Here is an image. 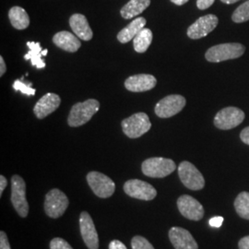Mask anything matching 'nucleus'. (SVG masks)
<instances>
[{"label": "nucleus", "mask_w": 249, "mask_h": 249, "mask_svg": "<svg viewBox=\"0 0 249 249\" xmlns=\"http://www.w3.org/2000/svg\"><path fill=\"white\" fill-rule=\"evenodd\" d=\"M87 182L93 193L101 198L110 197L116 191L115 182L100 172H89L87 175Z\"/></svg>", "instance_id": "8"}, {"label": "nucleus", "mask_w": 249, "mask_h": 249, "mask_svg": "<svg viewBox=\"0 0 249 249\" xmlns=\"http://www.w3.org/2000/svg\"><path fill=\"white\" fill-rule=\"evenodd\" d=\"M47 53H48V51H47L46 49H45V50H43V51H42V54H43V56H45V55L47 54Z\"/></svg>", "instance_id": "40"}, {"label": "nucleus", "mask_w": 249, "mask_h": 249, "mask_svg": "<svg viewBox=\"0 0 249 249\" xmlns=\"http://www.w3.org/2000/svg\"><path fill=\"white\" fill-rule=\"evenodd\" d=\"M9 18L11 25L17 30H24L30 25V18L25 9L20 7H13L9 9Z\"/></svg>", "instance_id": "22"}, {"label": "nucleus", "mask_w": 249, "mask_h": 249, "mask_svg": "<svg viewBox=\"0 0 249 249\" xmlns=\"http://www.w3.org/2000/svg\"><path fill=\"white\" fill-rule=\"evenodd\" d=\"M169 239L176 249H198L192 234L182 227H172L169 230Z\"/></svg>", "instance_id": "15"}, {"label": "nucleus", "mask_w": 249, "mask_h": 249, "mask_svg": "<svg viewBox=\"0 0 249 249\" xmlns=\"http://www.w3.org/2000/svg\"><path fill=\"white\" fill-rule=\"evenodd\" d=\"M176 169L177 165L174 160L161 157L149 158L142 165L144 176L151 178H166Z\"/></svg>", "instance_id": "3"}, {"label": "nucleus", "mask_w": 249, "mask_h": 249, "mask_svg": "<svg viewBox=\"0 0 249 249\" xmlns=\"http://www.w3.org/2000/svg\"><path fill=\"white\" fill-rule=\"evenodd\" d=\"M215 0H196V7L200 10L209 9L213 5Z\"/></svg>", "instance_id": "31"}, {"label": "nucleus", "mask_w": 249, "mask_h": 249, "mask_svg": "<svg viewBox=\"0 0 249 249\" xmlns=\"http://www.w3.org/2000/svg\"><path fill=\"white\" fill-rule=\"evenodd\" d=\"M100 109V103L95 99H89L82 103H77L72 107L68 118V124L78 127L86 124Z\"/></svg>", "instance_id": "1"}, {"label": "nucleus", "mask_w": 249, "mask_h": 249, "mask_svg": "<svg viewBox=\"0 0 249 249\" xmlns=\"http://www.w3.org/2000/svg\"><path fill=\"white\" fill-rule=\"evenodd\" d=\"M31 83L30 84H26L24 82H22V80H17L14 81L13 83V89L15 90H18L20 91L21 93L23 94H26V95H35L36 94V89L32 88L31 87Z\"/></svg>", "instance_id": "27"}, {"label": "nucleus", "mask_w": 249, "mask_h": 249, "mask_svg": "<svg viewBox=\"0 0 249 249\" xmlns=\"http://www.w3.org/2000/svg\"><path fill=\"white\" fill-rule=\"evenodd\" d=\"M231 19L236 23H242L249 20V0L243 3L234 10Z\"/></svg>", "instance_id": "26"}, {"label": "nucleus", "mask_w": 249, "mask_h": 249, "mask_svg": "<svg viewBox=\"0 0 249 249\" xmlns=\"http://www.w3.org/2000/svg\"><path fill=\"white\" fill-rule=\"evenodd\" d=\"M28 47L30 48V51L24 55V59L26 60H31L33 66L36 67L37 69L41 70L45 68V61L42 59V47L39 43H35V42H28L27 43Z\"/></svg>", "instance_id": "23"}, {"label": "nucleus", "mask_w": 249, "mask_h": 249, "mask_svg": "<svg viewBox=\"0 0 249 249\" xmlns=\"http://www.w3.org/2000/svg\"><path fill=\"white\" fill-rule=\"evenodd\" d=\"M223 223V218L222 216H215L210 220V225L214 228H220Z\"/></svg>", "instance_id": "32"}, {"label": "nucleus", "mask_w": 249, "mask_h": 249, "mask_svg": "<svg viewBox=\"0 0 249 249\" xmlns=\"http://www.w3.org/2000/svg\"><path fill=\"white\" fill-rule=\"evenodd\" d=\"M121 125L126 137L129 139H138L151 129V123L147 114L137 113L124 119Z\"/></svg>", "instance_id": "4"}, {"label": "nucleus", "mask_w": 249, "mask_h": 249, "mask_svg": "<svg viewBox=\"0 0 249 249\" xmlns=\"http://www.w3.org/2000/svg\"><path fill=\"white\" fill-rule=\"evenodd\" d=\"M157 84L154 76L149 74H138L127 78L124 81L125 89L132 92H142L153 89Z\"/></svg>", "instance_id": "16"}, {"label": "nucleus", "mask_w": 249, "mask_h": 249, "mask_svg": "<svg viewBox=\"0 0 249 249\" xmlns=\"http://www.w3.org/2000/svg\"><path fill=\"white\" fill-rule=\"evenodd\" d=\"M11 203L20 217L26 218L29 214L26 184L23 178L18 175L11 178Z\"/></svg>", "instance_id": "5"}, {"label": "nucleus", "mask_w": 249, "mask_h": 249, "mask_svg": "<svg viewBox=\"0 0 249 249\" xmlns=\"http://www.w3.org/2000/svg\"><path fill=\"white\" fill-rule=\"evenodd\" d=\"M8 186V180L4 176H0V196H2L4 189Z\"/></svg>", "instance_id": "36"}, {"label": "nucleus", "mask_w": 249, "mask_h": 249, "mask_svg": "<svg viewBox=\"0 0 249 249\" xmlns=\"http://www.w3.org/2000/svg\"><path fill=\"white\" fill-rule=\"evenodd\" d=\"M7 71V67H6V63L4 61L3 56H0V76H4V74L6 73Z\"/></svg>", "instance_id": "37"}, {"label": "nucleus", "mask_w": 249, "mask_h": 249, "mask_svg": "<svg viewBox=\"0 0 249 249\" xmlns=\"http://www.w3.org/2000/svg\"><path fill=\"white\" fill-rule=\"evenodd\" d=\"M245 51L246 47L238 43L221 44L208 49L205 53V57L209 62H223L240 57L244 54Z\"/></svg>", "instance_id": "2"}, {"label": "nucleus", "mask_w": 249, "mask_h": 249, "mask_svg": "<svg viewBox=\"0 0 249 249\" xmlns=\"http://www.w3.org/2000/svg\"><path fill=\"white\" fill-rule=\"evenodd\" d=\"M79 39L80 38L76 35H73L67 31H62L53 36V42L54 45L63 50L70 53H74L80 49L81 45Z\"/></svg>", "instance_id": "19"}, {"label": "nucleus", "mask_w": 249, "mask_h": 249, "mask_svg": "<svg viewBox=\"0 0 249 249\" xmlns=\"http://www.w3.org/2000/svg\"><path fill=\"white\" fill-rule=\"evenodd\" d=\"M239 249H249V235L243 237L238 243Z\"/></svg>", "instance_id": "35"}, {"label": "nucleus", "mask_w": 249, "mask_h": 249, "mask_svg": "<svg viewBox=\"0 0 249 249\" xmlns=\"http://www.w3.org/2000/svg\"><path fill=\"white\" fill-rule=\"evenodd\" d=\"M80 230L82 239L89 249H99L98 232L95 225L87 212H82L80 215Z\"/></svg>", "instance_id": "14"}, {"label": "nucleus", "mask_w": 249, "mask_h": 249, "mask_svg": "<svg viewBox=\"0 0 249 249\" xmlns=\"http://www.w3.org/2000/svg\"><path fill=\"white\" fill-rule=\"evenodd\" d=\"M241 141L245 144L249 145V126L244 128L240 134Z\"/></svg>", "instance_id": "34"}, {"label": "nucleus", "mask_w": 249, "mask_h": 249, "mask_svg": "<svg viewBox=\"0 0 249 249\" xmlns=\"http://www.w3.org/2000/svg\"><path fill=\"white\" fill-rule=\"evenodd\" d=\"M178 207L180 213L191 221H200L204 216V208L196 198L188 195L179 196Z\"/></svg>", "instance_id": "12"}, {"label": "nucleus", "mask_w": 249, "mask_h": 249, "mask_svg": "<svg viewBox=\"0 0 249 249\" xmlns=\"http://www.w3.org/2000/svg\"><path fill=\"white\" fill-rule=\"evenodd\" d=\"M219 19L213 14L200 17L196 22L188 27L187 36L192 40H197L208 36L218 25Z\"/></svg>", "instance_id": "13"}, {"label": "nucleus", "mask_w": 249, "mask_h": 249, "mask_svg": "<svg viewBox=\"0 0 249 249\" xmlns=\"http://www.w3.org/2000/svg\"><path fill=\"white\" fill-rule=\"evenodd\" d=\"M186 98L179 94H172L163 99L155 107V114L160 118H169L178 115L186 106Z\"/></svg>", "instance_id": "11"}, {"label": "nucleus", "mask_w": 249, "mask_h": 249, "mask_svg": "<svg viewBox=\"0 0 249 249\" xmlns=\"http://www.w3.org/2000/svg\"><path fill=\"white\" fill-rule=\"evenodd\" d=\"M152 32L148 28H144L133 39L134 49L138 53H145L152 42Z\"/></svg>", "instance_id": "24"}, {"label": "nucleus", "mask_w": 249, "mask_h": 249, "mask_svg": "<svg viewBox=\"0 0 249 249\" xmlns=\"http://www.w3.org/2000/svg\"><path fill=\"white\" fill-rule=\"evenodd\" d=\"M0 249H11L8 236L5 231H0Z\"/></svg>", "instance_id": "30"}, {"label": "nucleus", "mask_w": 249, "mask_h": 249, "mask_svg": "<svg viewBox=\"0 0 249 249\" xmlns=\"http://www.w3.org/2000/svg\"><path fill=\"white\" fill-rule=\"evenodd\" d=\"M178 176L185 187L190 190H201L205 187V179L196 166L187 161H182L178 166Z\"/></svg>", "instance_id": "7"}, {"label": "nucleus", "mask_w": 249, "mask_h": 249, "mask_svg": "<svg viewBox=\"0 0 249 249\" xmlns=\"http://www.w3.org/2000/svg\"><path fill=\"white\" fill-rule=\"evenodd\" d=\"M223 3L224 4H233V3H236L237 1H239V0H221Z\"/></svg>", "instance_id": "39"}, {"label": "nucleus", "mask_w": 249, "mask_h": 249, "mask_svg": "<svg viewBox=\"0 0 249 249\" xmlns=\"http://www.w3.org/2000/svg\"><path fill=\"white\" fill-rule=\"evenodd\" d=\"M245 119V113L237 107H225L214 117V124L222 130H229L238 126Z\"/></svg>", "instance_id": "9"}, {"label": "nucleus", "mask_w": 249, "mask_h": 249, "mask_svg": "<svg viewBox=\"0 0 249 249\" xmlns=\"http://www.w3.org/2000/svg\"><path fill=\"white\" fill-rule=\"evenodd\" d=\"M70 25L73 33L83 41H89L92 39L93 33L89 27L87 18L82 14H73L70 18Z\"/></svg>", "instance_id": "18"}, {"label": "nucleus", "mask_w": 249, "mask_h": 249, "mask_svg": "<svg viewBox=\"0 0 249 249\" xmlns=\"http://www.w3.org/2000/svg\"><path fill=\"white\" fill-rule=\"evenodd\" d=\"M131 247L132 249H154L151 243L141 235L134 236L131 240Z\"/></svg>", "instance_id": "28"}, {"label": "nucleus", "mask_w": 249, "mask_h": 249, "mask_svg": "<svg viewBox=\"0 0 249 249\" xmlns=\"http://www.w3.org/2000/svg\"><path fill=\"white\" fill-rule=\"evenodd\" d=\"M60 104L61 99L57 94L48 92L36 103V107L34 108L35 115L39 119H44L54 112L59 107Z\"/></svg>", "instance_id": "17"}, {"label": "nucleus", "mask_w": 249, "mask_h": 249, "mask_svg": "<svg viewBox=\"0 0 249 249\" xmlns=\"http://www.w3.org/2000/svg\"><path fill=\"white\" fill-rule=\"evenodd\" d=\"M171 2L178 5V6H183L188 2V0H171Z\"/></svg>", "instance_id": "38"}, {"label": "nucleus", "mask_w": 249, "mask_h": 249, "mask_svg": "<svg viewBox=\"0 0 249 249\" xmlns=\"http://www.w3.org/2000/svg\"><path fill=\"white\" fill-rule=\"evenodd\" d=\"M69 205L70 200L67 195L57 188L50 190L45 196V212L50 218L56 219L61 217Z\"/></svg>", "instance_id": "6"}, {"label": "nucleus", "mask_w": 249, "mask_h": 249, "mask_svg": "<svg viewBox=\"0 0 249 249\" xmlns=\"http://www.w3.org/2000/svg\"><path fill=\"white\" fill-rule=\"evenodd\" d=\"M234 209L241 218L249 220V193L241 192L234 200Z\"/></svg>", "instance_id": "25"}, {"label": "nucleus", "mask_w": 249, "mask_h": 249, "mask_svg": "<svg viewBox=\"0 0 249 249\" xmlns=\"http://www.w3.org/2000/svg\"><path fill=\"white\" fill-rule=\"evenodd\" d=\"M109 249H127L121 241L113 240L109 244Z\"/></svg>", "instance_id": "33"}, {"label": "nucleus", "mask_w": 249, "mask_h": 249, "mask_svg": "<svg viewBox=\"0 0 249 249\" xmlns=\"http://www.w3.org/2000/svg\"><path fill=\"white\" fill-rule=\"evenodd\" d=\"M151 5V0H130L120 10L122 18L125 19L135 18L142 14Z\"/></svg>", "instance_id": "21"}, {"label": "nucleus", "mask_w": 249, "mask_h": 249, "mask_svg": "<svg viewBox=\"0 0 249 249\" xmlns=\"http://www.w3.org/2000/svg\"><path fill=\"white\" fill-rule=\"evenodd\" d=\"M124 191L127 196L146 201L152 200L157 196V191L154 187L140 179L126 181L124 184Z\"/></svg>", "instance_id": "10"}, {"label": "nucleus", "mask_w": 249, "mask_h": 249, "mask_svg": "<svg viewBox=\"0 0 249 249\" xmlns=\"http://www.w3.org/2000/svg\"><path fill=\"white\" fill-rule=\"evenodd\" d=\"M146 22V19L142 17L134 18L128 25H126L118 33L117 40L122 44H126L130 42L145 28Z\"/></svg>", "instance_id": "20"}, {"label": "nucleus", "mask_w": 249, "mask_h": 249, "mask_svg": "<svg viewBox=\"0 0 249 249\" xmlns=\"http://www.w3.org/2000/svg\"><path fill=\"white\" fill-rule=\"evenodd\" d=\"M50 249H73L71 246L60 237H55L50 242Z\"/></svg>", "instance_id": "29"}]
</instances>
